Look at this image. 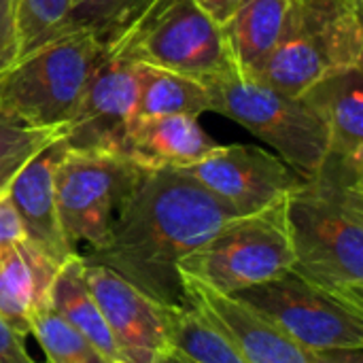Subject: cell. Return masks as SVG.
Instances as JSON below:
<instances>
[{
	"label": "cell",
	"instance_id": "6da1fadb",
	"mask_svg": "<svg viewBox=\"0 0 363 363\" xmlns=\"http://www.w3.org/2000/svg\"><path fill=\"white\" fill-rule=\"evenodd\" d=\"M236 217L177 168L145 170L106 238L87 255L166 308H187L179 264Z\"/></svg>",
	"mask_w": 363,
	"mask_h": 363
},
{
	"label": "cell",
	"instance_id": "7a4b0ae2",
	"mask_svg": "<svg viewBox=\"0 0 363 363\" xmlns=\"http://www.w3.org/2000/svg\"><path fill=\"white\" fill-rule=\"evenodd\" d=\"M294 272L363 308V164L325 155L287 196Z\"/></svg>",
	"mask_w": 363,
	"mask_h": 363
},
{
	"label": "cell",
	"instance_id": "3957f363",
	"mask_svg": "<svg viewBox=\"0 0 363 363\" xmlns=\"http://www.w3.org/2000/svg\"><path fill=\"white\" fill-rule=\"evenodd\" d=\"M353 66H363L362 0H291L277 45L251 79L300 96Z\"/></svg>",
	"mask_w": 363,
	"mask_h": 363
},
{
	"label": "cell",
	"instance_id": "277c9868",
	"mask_svg": "<svg viewBox=\"0 0 363 363\" xmlns=\"http://www.w3.org/2000/svg\"><path fill=\"white\" fill-rule=\"evenodd\" d=\"M104 47L125 60L200 81L240 72L225 26L217 23L194 0H147Z\"/></svg>",
	"mask_w": 363,
	"mask_h": 363
},
{
	"label": "cell",
	"instance_id": "5b68a950",
	"mask_svg": "<svg viewBox=\"0 0 363 363\" xmlns=\"http://www.w3.org/2000/svg\"><path fill=\"white\" fill-rule=\"evenodd\" d=\"M294 268L287 198L251 215L232 217L179 264V274L221 296H236Z\"/></svg>",
	"mask_w": 363,
	"mask_h": 363
},
{
	"label": "cell",
	"instance_id": "8992f818",
	"mask_svg": "<svg viewBox=\"0 0 363 363\" xmlns=\"http://www.w3.org/2000/svg\"><path fill=\"white\" fill-rule=\"evenodd\" d=\"M204 83L213 113L225 115L272 147L302 179L315 177L328 155V132L300 96L279 91L242 72Z\"/></svg>",
	"mask_w": 363,
	"mask_h": 363
},
{
	"label": "cell",
	"instance_id": "52a82bcc",
	"mask_svg": "<svg viewBox=\"0 0 363 363\" xmlns=\"http://www.w3.org/2000/svg\"><path fill=\"white\" fill-rule=\"evenodd\" d=\"M102 53L104 43L87 32L57 34L0 74V104L30 125H66Z\"/></svg>",
	"mask_w": 363,
	"mask_h": 363
},
{
	"label": "cell",
	"instance_id": "ba28073f",
	"mask_svg": "<svg viewBox=\"0 0 363 363\" xmlns=\"http://www.w3.org/2000/svg\"><path fill=\"white\" fill-rule=\"evenodd\" d=\"M147 168L100 149H70L55 166V204L66 240L98 247Z\"/></svg>",
	"mask_w": 363,
	"mask_h": 363
},
{
	"label": "cell",
	"instance_id": "9c48e42d",
	"mask_svg": "<svg viewBox=\"0 0 363 363\" xmlns=\"http://www.w3.org/2000/svg\"><path fill=\"white\" fill-rule=\"evenodd\" d=\"M230 298L308 351L363 347V308L317 287L294 270Z\"/></svg>",
	"mask_w": 363,
	"mask_h": 363
},
{
	"label": "cell",
	"instance_id": "30bf717a",
	"mask_svg": "<svg viewBox=\"0 0 363 363\" xmlns=\"http://www.w3.org/2000/svg\"><path fill=\"white\" fill-rule=\"evenodd\" d=\"M177 170L191 177L236 217L285 200L304 181L279 155L257 145H219L200 162Z\"/></svg>",
	"mask_w": 363,
	"mask_h": 363
},
{
	"label": "cell",
	"instance_id": "8fae6325",
	"mask_svg": "<svg viewBox=\"0 0 363 363\" xmlns=\"http://www.w3.org/2000/svg\"><path fill=\"white\" fill-rule=\"evenodd\" d=\"M136 74L134 62L104 47L81 98L64 125V143L70 149L113 151L134 119Z\"/></svg>",
	"mask_w": 363,
	"mask_h": 363
},
{
	"label": "cell",
	"instance_id": "7c38bea8",
	"mask_svg": "<svg viewBox=\"0 0 363 363\" xmlns=\"http://www.w3.org/2000/svg\"><path fill=\"white\" fill-rule=\"evenodd\" d=\"M85 283L108 325L119 363H153L168 347L164 306L100 264L83 259Z\"/></svg>",
	"mask_w": 363,
	"mask_h": 363
},
{
	"label": "cell",
	"instance_id": "4fadbf2b",
	"mask_svg": "<svg viewBox=\"0 0 363 363\" xmlns=\"http://www.w3.org/2000/svg\"><path fill=\"white\" fill-rule=\"evenodd\" d=\"M66 151L64 138L51 143L28 160L17 174L11 179L6 191L19 215V221L36 249L49 255L55 264H64L77 253V249L66 240L55 204V166Z\"/></svg>",
	"mask_w": 363,
	"mask_h": 363
},
{
	"label": "cell",
	"instance_id": "5bb4252c",
	"mask_svg": "<svg viewBox=\"0 0 363 363\" xmlns=\"http://www.w3.org/2000/svg\"><path fill=\"white\" fill-rule=\"evenodd\" d=\"M183 289L187 308H194L223 330L249 363H313L308 349L279 332L238 300L215 294L191 279H183Z\"/></svg>",
	"mask_w": 363,
	"mask_h": 363
},
{
	"label": "cell",
	"instance_id": "9a60e30c",
	"mask_svg": "<svg viewBox=\"0 0 363 363\" xmlns=\"http://www.w3.org/2000/svg\"><path fill=\"white\" fill-rule=\"evenodd\" d=\"M219 145L191 115L136 117L123 130L115 153L147 168H185L213 153Z\"/></svg>",
	"mask_w": 363,
	"mask_h": 363
},
{
	"label": "cell",
	"instance_id": "2e32d148",
	"mask_svg": "<svg viewBox=\"0 0 363 363\" xmlns=\"http://www.w3.org/2000/svg\"><path fill=\"white\" fill-rule=\"evenodd\" d=\"M300 98L325 125L328 153L363 164V66L315 81Z\"/></svg>",
	"mask_w": 363,
	"mask_h": 363
},
{
	"label": "cell",
	"instance_id": "e0dca14e",
	"mask_svg": "<svg viewBox=\"0 0 363 363\" xmlns=\"http://www.w3.org/2000/svg\"><path fill=\"white\" fill-rule=\"evenodd\" d=\"M60 270L49 255L23 240L0 264V317L23 338L32 334L36 315L49 304Z\"/></svg>",
	"mask_w": 363,
	"mask_h": 363
},
{
	"label": "cell",
	"instance_id": "ac0fdd59",
	"mask_svg": "<svg viewBox=\"0 0 363 363\" xmlns=\"http://www.w3.org/2000/svg\"><path fill=\"white\" fill-rule=\"evenodd\" d=\"M291 0H238L225 32L242 74L251 77L277 45Z\"/></svg>",
	"mask_w": 363,
	"mask_h": 363
},
{
	"label": "cell",
	"instance_id": "d6986e66",
	"mask_svg": "<svg viewBox=\"0 0 363 363\" xmlns=\"http://www.w3.org/2000/svg\"><path fill=\"white\" fill-rule=\"evenodd\" d=\"M49 302L53 311L77 332H81L106 359L119 363L108 325L85 283L83 257L79 253H74L60 266L51 285Z\"/></svg>",
	"mask_w": 363,
	"mask_h": 363
},
{
	"label": "cell",
	"instance_id": "ffe728a7",
	"mask_svg": "<svg viewBox=\"0 0 363 363\" xmlns=\"http://www.w3.org/2000/svg\"><path fill=\"white\" fill-rule=\"evenodd\" d=\"M136 74V117L149 115H191L200 117L211 108V94L204 81L134 62Z\"/></svg>",
	"mask_w": 363,
	"mask_h": 363
},
{
	"label": "cell",
	"instance_id": "44dd1931",
	"mask_svg": "<svg viewBox=\"0 0 363 363\" xmlns=\"http://www.w3.org/2000/svg\"><path fill=\"white\" fill-rule=\"evenodd\" d=\"M166 338L191 363H249L234 340L194 308L164 306Z\"/></svg>",
	"mask_w": 363,
	"mask_h": 363
},
{
	"label": "cell",
	"instance_id": "7402d4cb",
	"mask_svg": "<svg viewBox=\"0 0 363 363\" xmlns=\"http://www.w3.org/2000/svg\"><path fill=\"white\" fill-rule=\"evenodd\" d=\"M64 138V125H30L0 104V191H4L17 170L51 143Z\"/></svg>",
	"mask_w": 363,
	"mask_h": 363
},
{
	"label": "cell",
	"instance_id": "603a6c76",
	"mask_svg": "<svg viewBox=\"0 0 363 363\" xmlns=\"http://www.w3.org/2000/svg\"><path fill=\"white\" fill-rule=\"evenodd\" d=\"M145 4L147 0H70L66 17L53 36L66 32H87L106 45Z\"/></svg>",
	"mask_w": 363,
	"mask_h": 363
},
{
	"label": "cell",
	"instance_id": "cb8c5ba5",
	"mask_svg": "<svg viewBox=\"0 0 363 363\" xmlns=\"http://www.w3.org/2000/svg\"><path fill=\"white\" fill-rule=\"evenodd\" d=\"M32 336L40 345L49 363H113L106 359L81 332L66 323L51 302L36 315Z\"/></svg>",
	"mask_w": 363,
	"mask_h": 363
},
{
	"label": "cell",
	"instance_id": "d4e9b609",
	"mask_svg": "<svg viewBox=\"0 0 363 363\" xmlns=\"http://www.w3.org/2000/svg\"><path fill=\"white\" fill-rule=\"evenodd\" d=\"M68 6L70 0H15V26L21 55L57 32Z\"/></svg>",
	"mask_w": 363,
	"mask_h": 363
},
{
	"label": "cell",
	"instance_id": "484cf974",
	"mask_svg": "<svg viewBox=\"0 0 363 363\" xmlns=\"http://www.w3.org/2000/svg\"><path fill=\"white\" fill-rule=\"evenodd\" d=\"M21 55L17 26H15V0H0V74L9 70Z\"/></svg>",
	"mask_w": 363,
	"mask_h": 363
},
{
	"label": "cell",
	"instance_id": "4316f807",
	"mask_svg": "<svg viewBox=\"0 0 363 363\" xmlns=\"http://www.w3.org/2000/svg\"><path fill=\"white\" fill-rule=\"evenodd\" d=\"M26 240L19 215L9 198V191H0V264L15 251L19 242Z\"/></svg>",
	"mask_w": 363,
	"mask_h": 363
},
{
	"label": "cell",
	"instance_id": "83f0119b",
	"mask_svg": "<svg viewBox=\"0 0 363 363\" xmlns=\"http://www.w3.org/2000/svg\"><path fill=\"white\" fill-rule=\"evenodd\" d=\"M0 363H34L26 351L23 336L0 317Z\"/></svg>",
	"mask_w": 363,
	"mask_h": 363
},
{
	"label": "cell",
	"instance_id": "f1b7e54d",
	"mask_svg": "<svg viewBox=\"0 0 363 363\" xmlns=\"http://www.w3.org/2000/svg\"><path fill=\"white\" fill-rule=\"evenodd\" d=\"M313 363H363L362 349H323V351H311Z\"/></svg>",
	"mask_w": 363,
	"mask_h": 363
},
{
	"label": "cell",
	"instance_id": "f546056e",
	"mask_svg": "<svg viewBox=\"0 0 363 363\" xmlns=\"http://www.w3.org/2000/svg\"><path fill=\"white\" fill-rule=\"evenodd\" d=\"M194 2L221 26H225L232 19L238 4V0H194Z\"/></svg>",
	"mask_w": 363,
	"mask_h": 363
},
{
	"label": "cell",
	"instance_id": "4dcf8cb0",
	"mask_svg": "<svg viewBox=\"0 0 363 363\" xmlns=\"http://www.w3.org/2000/svg\"><path fill=\"white\" fill-rule=\"evenodd\" d=\"M153 363H191V362H189L185 355H181L177 349H172V347L168 345V347H166L157 357H155V362Z\"/></svg>",
	"mask_w": 363,
	"mask_h": 363
},
{
	"label": "cell",
	"instance_id": "1f68e13d",
	"mask_svg": "<svg viewBox=\"0 0 363 363\" xmlns=\"http://www.w3.org/2000/svg\"><path fill=\"white\" fill-rule=\"evenodd\" d=\"M47 363H49V362H47Z\"/></svg>",
	"mask_w": 363,
	"mask_h": 363
}]
</instances>
